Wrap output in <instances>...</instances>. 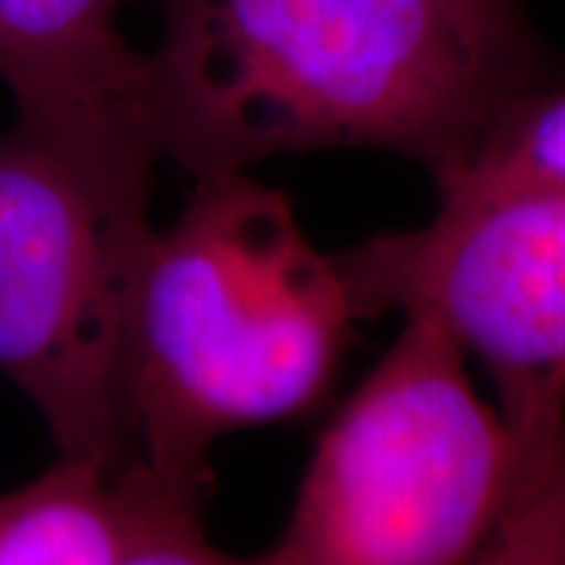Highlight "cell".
I'll use <instances>...</instances> for the list:
<instances>
[{
	"label": "cell",
	"mask_w": 565,
	"mask_h": 565,
	"mask_svg": "<svg viewBox=\"0 0 565 565\" xmlns=\"http://www.w3.org/2000/svg\"><path fill=\"white\" fill-rule=\"evenodd\" d=\"M141 129L192 180L323 148L424 163L440 182L531 95V70L446 0H154Z\"/></svg>",
	"instance_id": "6da1fadb"
},
{
	"label": "cell",
	"mask_w": 565,
	"mask_h": 565,
	"mask_svg": "<svg viewBox=\"0 0 565 565\" xmlns=\"http://www.w3.org/2000/svg\"><path fill=\"white\" fill-rule=\"evenodd\" d=\"M355 321L340 264L282 192L248 170L195 180L132 282L129 462L202 497L223 437L321 403Z\"/></svg>",
	"instance_id": "7a4b0ae2"
},
{
	"label": "cell",
	"mask_w": 565,
	"mask_h": 565,
	"mask_svg": "<svg viewBox=\"0 0 565 565\" xmlns=\"http://www.w3.org/2000/svg\"><path fill=\"white\" fill-rule=\"evenodd\" d=\"M525 459L434 323L399 337L327 424L258 565H475Z\"/></svg>",
	"instance_id": "3957f363"
},
{
	"label": "cell",
	"mask_w": 565,
	"mask_h": 565,
	"mask_svg": "<svg viewBox=\"0 0 565 565\" xmlns=\"http://www.w3.org/2000/svg\"><path fill=\"white\" fill-rule=\"evenodd\" d=\"M148 195L20 122L0 132V374L57 459L110 475L132 459L126 330Z\"/></svg>",
	"instance_id": "277c9868"
},
{
	"label": "cell",
	"mask_w": 565,
	"mask_h": 565,
	"mask_svg": "<svg viewBox=\"0 0 565 565\" xmlns=\"http://www.w3.org/2000/svg\"><path fill=\"white\" fill-rule=\"evenodd\" d=\"M434 217L333 255L359 318L434 323L478 362L525 471L565 440V189L449 177Z\"/></svg>",
	"instance_id": "5b68a950"
},
{
	"label": "cell",
	"mask_w": 565,
	"mask_h": 565,
	"mask_svg": "<svg viewBox=\"0 0 565 565\" xmlns=\"http://www.w3.org/2000/svg\"><path fill=\"white\" fill-rule=\"evenodd\" d=\"M122 0H0V85L17 120L114 173L148 180L145 51L120 29Z\"/></svg>",
	"instance_id": "8992f818"
},
{
	"label": "cell",
	"mask_w": 565,
	"mask_h": 565,
	"mask_svg": "<svg viewBox=\"0 0 565 565\" xmlns=\"http://www.w3.org/2000/svg\"><path fill=\"white\" fill-rule=\"evenodd\" d=\"M120 493L110 471L57 459L0 493V565H120Z\"/></svg>",
	"instance_id": "52a82bcc"
},
{
	"label": "cell",
	"mask_w": 565,
	"mask_h": 565,
	"mask_svg": "<svg viewBox=\"0 0 565 565\" xmlns=\"http://www.w3.org/2000/svg\"><path fill=\"white\" fill-rule=\"evenodd\" d=\"M120 493V565H258L236 559L207 541L195 493H182L126 462L114 475Z\"/></svg>",
	"instance_id": "ba28073f"
},
{
	"label": "cell",
	"mask_w": 565,
	"mask_h": 565,
	"mask_svg": "<svg viewBox=\"0 0 565 565\" xmlns=\"http://www.w3.org/2000/svg\"><path fill=\"white\" fill-rule=\"evenodd\" d=\"M449 177L565 189V92L525 95L487 136L481 151Z\"/></svg>",
	"instance_id": "9c48e42d"
},
{
	"label": "cell",
	"mask_w": 565,
	"mask_h": 565,
	"mask_svg": "<svg viewBox=\"0 0 565 565\" xmlns=\"http://www.w3.org/2000/svg\"><path fill=\"white\" fill-rule=\"evenodd\" d=\"M475 565H565V440L527 468Z\"/></svg>",
	"instance_id": "30bf717a"
},
{
	"label": "cell",
	"mask_w": 565,
	"mask_h": 565,
	"mask_svg": "<svg viewBox=\"0 0 565 565\" xmlns=\"http://www.w3.org/2000/svg\"><path fill=\"white\" fill-rule=\"evenodd\" d=\"M446 3L503 57L525 70L534 66L522 17H519V0H446Z\"/></svg>",
	"instance_id": "8fae6325"
}]
</instances>
